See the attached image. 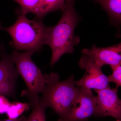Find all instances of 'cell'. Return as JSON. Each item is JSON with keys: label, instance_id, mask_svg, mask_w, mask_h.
<instances>
[{"label": "cell", "instance_id": "cell-1", "mask_svg": "<svg viewBox=\"0 0 121 121\" xmlns=\"http://www.w3.org/2000/svg\"><path fill=\"white\" fill-rule=\"evenodd\" d=\"M75 0H69L62 11V15L56 25L48 27L44 44L52 52L50 65L53 66L63 55L73 52L74 47L79 43V37L74 35L79 17L74 7Z\"/></svg>", "mask_w": 121, "mask_h": 121}, {"label": "cell", "instance_id": "cell-2", "mask_svg": "<svg viewBox=\"0 0 121 121\" xmlns=\"http://www.w3.org/2000/svg\"><path fill=\"white\" fill-rule=\"evenodd\" d=\"M45 86L39 98V104L45 108L50 107L61 118L67 113L78 94L74 75L60 81L58 74H45Z\"/></svg>", "mask_w": 121, "mask_h": 121}, {"label": "cell", "instance_id": "cell-3", "mask_svg": "<svg viewBox=\"0 0 121 121\" xmlns=\"http://www.w3.org/2000/svg\"><path fill=\"white\" fill-rule=\"evenodd\" d=\"M17 14L15 23L2 29L11 36V45L17 51H39L44 44L48 27L42 20H31L25 15Z\"/></svg>", "mask_w": 121, "mask_h": 121}, {"label": "cell", "instance_id": "cell-4", "mask_svg": "<svg viewBox=\"0 0 121 121\" xmlns=\"http://www.w3.org/2000/svg\"><path fill=\"white\" fill-rule=\"evenodd\" d=\"M35 52L28 51L21 53L15 51L10 55L16 69L26 83V94L32 108L39 104V94L42 93L45 86L44 75L32 59Z\"/></svg>", "mask_w": 121, "mask_h": 121}, {"label": "cell", "instance_id": "cell-5", "mask_svg": "<svg viewBox=\"0 0 121 121\" xmlns=\"http://www.w3.org/2000/svg\"><path fill=\"white\" fill-rule=\"evenodd\" d=\"M78 96L67 113L58 121H86L97 116L95 97L91 90L79 87Z\"/></svg>", "mask_w": 121, "mask_h": 121}, {"label": "cell", "instance_id": "cell-6", "mask_svg": "<svg viewBox=\"0 0 121 121\" xmlns=\"http://www.w3.org/2000/svg\"><path fill=\"white\" fill-rule=\"evenodd\" d=\"M79 65L82 69L86 70V73L81 79L75 81L76 86L95 90L110 86L107 76L90 57L84 55L80 58Z\"/></svg>", "mask_w": 121, "mask_h": 121}, {"label": "cell", "instance_id": "cell-7", "mask_svg": "<svg viewBox=\"0 0 121 121\" xmlns=\"http://www.w3.org/2000/svg\"><path fill=\"white\" fill-rule=\"evenodd\" d=\"M117 88L109 86L105 89L95 90L97 116H110L121 119V101L118 97Z\"/></svg>", "mask_w": 121, "mask_h": 121}, {"label": "cell", "instance_id": "cell-8", "mask_svg": "<svg viewBox=\"0 0 121 121\" xmlns=\"http://www.w3.org/2000/svg\"><path fill=\"white\" fill-rule=\"evenodd\" d=\"M19 74L10 55L3 53L0 60V95L15 97Z\"/></svg>", "mask_w": 121, "mask_h": 121}, {"label": "cell", "instance_id": "cell-9", "mask_svg": "<svg viewBox=\"0 0 121 121\" xmlns=\"http://www.w3.org/2000/svg\"><path fill=\"white\" fill-rule=\"evenodd\" d=\"M82 52L91 58L95 64L101 68L104 65L111 66L121 63V43L103 48L94 45L90 49H83Z\"/></svg>", "mask_w": 121, "mask_h": 121}, {"label": "cell", "instance_id": "cell-10", "mask_svg": "<svg viewBox=\"0 0 121 121\" xmlns=\"http://www.w3.org/2000/svg\"><path fill=\"white\" fill-rule=\"evenodd\" d=\"M101 5L111 21L119 24L121 19V0H94Z\"/></svg>", "mask_w": 121, "mask_h": 121}, {"label": "cell", "instance_id": "cell-11", "mask_svg": "<svg viewBox=\"0 0 121 121\" xmlns=\"http://www.w3.org/2000/svg\"><path fill=\"white\" fill-rule=\"evenodd\" d=\"M30 104L20 102H15L11 103L6 112L9 119L17 118L24 112L29 109Z\"/></svg>", "mask_w": 121, "mask_h": 121}, {"label": "cell", "instance_id": "cell-12", "mask_svg": "<svg viewBox=\"0 0 121 121\" xmlns=\"http://www.w3.org/2000/svg\"><path fill=\"white\" fill-rule=\"evenodd\" d=\"M27 121H46L45 109L39 104L34 106Z\"/></svg>", "mask_w": 121, "mask_h": 121}, {"label": "cell", "instance_id": "cell-13", "mask_svg": "<svg viewBox=\"0 0 121 121\" xmlns=\"http://www.w3.org/2000/svg\"><path fill=\"white\" fill-rule=\"evenodd\" d=\"M112 73L107 76L109 82H113L116 84V88L121 86V63L117 65L111 66Z\"/></svg>", "mask_w": 121, "mask_h": 121}, {"label": "cell", "instance_id": "cell-14", "mask_svg": "<svg viewBox=\"0 0 121 121\" xmlns=\"http://www.w3.org/2000/svg\"><path fill=\"white\" fill-rule=\"evenodd\" d=\"M11 104L6 97L0 95V114L6 113Z\"/></svg>", "mask_w": 121, "mask_h": 121}, {"label": "cell", "instance_id": "cell-15", "mask_svg": "<svg viewBox=\"0 0 121 121\" xmlns=\"http://www.w3.org/2000/svg\"><path fill=\"white\" fill-rule=\"evenodd\" d=\"M2 121H27V118L25 116H23L17 118L15 119H8L3 120Z\"/></svg>", "mask_w": 121, "mask_h": 121}, {"label": "cell", "instance_id": "cell-16", "mask_svg": "<svg viewBox=\"0 0 121 121\" xmlns=\"http://www.w3.org/2000/svg\"><path fill=\"white\" fill-rule=\"evenodd\" d=\"M3 27H2V26H1V24L0 23V29H3ZM2 45H1V44H0V48H2Z\"/></svg>", "mask_w": 121, "mask_h": 121}, {"label": "cell", "instance_id": "cell-17", "mask_svg": "<svg viewBox=\"0 0 121 121\" xmlns=\"http://www.w3.org/2000/svg\"><path fill=\"white\" fill-rule=\"evenodd\" d=\"M2 48H0V52H1V51H2Z\"/></svg>", "mask_w": 121, "mask_h": 121}, {"label": "cell", "instance_id": "cell-18", "mask_svg": "<svg viewBox=\"0 0 121 121\" xmlns=\"http://www.w3.org/2000/svg\"><path fill=\"white\" fill-rule=\"evenodd\" d=\"M117 121H121V120H119V119H118V120H117Z\"/></svg>", "mask_w": 121, "mask_h": 121}]
</instances>
